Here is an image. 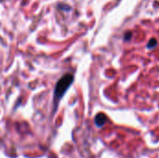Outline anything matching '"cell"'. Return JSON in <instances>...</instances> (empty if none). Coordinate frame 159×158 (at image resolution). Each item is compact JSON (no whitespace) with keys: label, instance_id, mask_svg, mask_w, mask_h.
Returning <instances> with one entry per match:
<instances>
[{"label":"cell","instance_id":"obj_1","mask_svg":"<svg viewBox=\"0 0 159 158\" xmlns=\"http://www.w3.org/2000/svg\"><path fill=\"white\" fill-rule=\"evenodd\" d=\"M73 82H74V75L71 74H66L60 80H58L55 86V89H54L55 104H57V102L61 100V98L64 96L68 88L72 86Z\"/></svg>","mask_w":159,"mask_h":158},{"label":"cell","instance_id":"obj_2","mask_svg":"<svg viewBox=\"0 0 159 158\" xmlns=\"http://www.w3.org/2000/svg\"><path fill=\"white\" fill-rule=\"evenodd\" d=\"M95 122L99 127H102L104 125V123L106 122V116L103 114H99L96 118H95Z\"/></svg>","mask_w":159,"mask_h":158},{"label":"cell","instance_id":"obj_3","mask_svg":"<svg viewBox=\"0 0 159 158\" xmlns=\"http://www.w3.org/2000/svg\"><path fill=\"white\" fill-rule=\"evenodd\" d=\"M157 41L155 38H152V39L149 41V43H148V48L155 47L157 46Z\"/></svg>","mask_w":159,"mask_h":158},{"label":"cell","instance_id":"obj_4","mask_svg":"<svg viewBox=\"0 0 159 158\" xmlns=\"http://www.w3.org/2000/svg\"><path fill=\"white\" fill-rule=\"evenodd\" d=\"M129 35H131V34H130V33H128V34H126V40H129Z\"/></svg>","mask_w":159,"mask_h":158}]
</instances>
